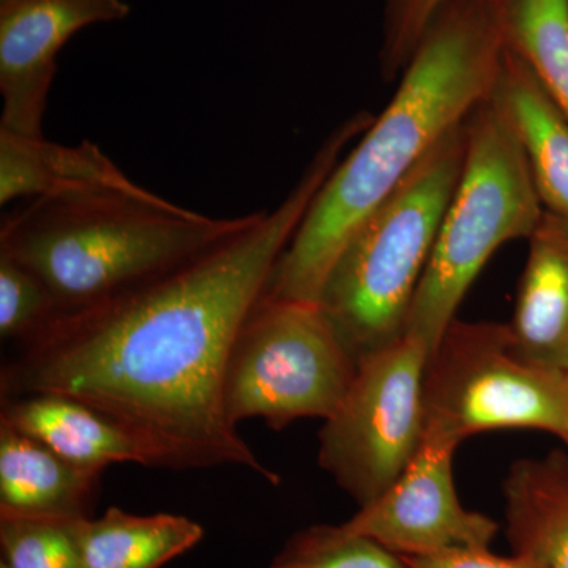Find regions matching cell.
<instances>
[{
  "instance_id": "1",
  "label": "cell",
  "mask_w": 568,
  "mask_h": 568,
  "mask_svg": "<svg viewBox=\"0 0 568 568\" xmlns=\"http://www.w3.org/2000/svg\"><path fill=\"white\" fill-rule=\"evenodd\" d=\"M366 125L362 114L342 123L278 207L254 213L204 256L132 293L59 313L2 366L0 396H69L144 437L168 469L241 466L278 484L224 413L227 358L317 192Z\"/></svg>"
},
{
  "instance_id": "2",
  "label": "cell",
  "mask_w": 568,
  "mask_h": 568,
  "mask_svg": "<svg viewBox=\"0 0 568 568\" xmlns=\"http://www.w3.org/2000/svg\"><path fill=\"white\" fill-rule=\"evenodd\" d=\"M500 0H447L379 118L336 164L284 250L265 295L317 302L366 216L496 91L506 58Z\"/></svg>"
},
{
  "instance_id": "3",
  "label": "cell",
  "mask_w": 568,
  "mask_h": 568,
  "mask_svg": "<svg viewBox=\"0 0 568 568\" xmlns=\"http://www.w3.org/2000/svg\"><path fill=\"white\" fill-rule=\"evenodd\" d=\"M253 216L213 219L144 186L39 197L3 216L0 252L47 284L59 313L80 312L185 267Z\"/></svg>"
},
{
  "instance_id": "4",
  "label": "cell",
  "mask_w": 568,
  "mask_h": 568,
  "mask_svg": "<svg viewBox=\"0 0 568 568\" xmlns=\"http://www.w3.org/2000/svg\"><path fill=\"white\" fill-rule=\"evenodd\" d=\"M466 145L465 122L366 216L327 275L317 304L357 362L405 335Z\"/></svg>"
},
{
  "instance_id": "5",
  "label": "cell",
  "mask_w": 568,
  "mask_h": 568,
  "mask_svg": "<svg viewBox=\"0 0 568 568\" xmlns=\"http://www.w3.org/2000/svg\"><path fill=\"white\" fill-rule=\"evenodd\" d=\"M466 133L462 178L407 317L405 334L429 353L493 254L508 242L528 241L545 212L525 148L496 93L467 118Z\"/></svg>"
},
{
  "instance_id": "6",
  "label": "cell",
  "mask_w": 568,
  "mask_h": 568,
  "mask_svg": "<svg viewBox=\"0 0 568 568\" xmlns=\"http://www.w3.org/2000/svg\"><path fill=\"white\" fill-rule=\"evenodd\" d=\"M425 435L459 446L496 429H538L568 446L566 375L518 349L508 324L455 320L428 355Z\"/></svg>"
},
{
  "instance_id": "7",
  "label": "cell",
  "mask_w": 568,
  "mask_h": 568,
  "mask_svg": "<svg viewBox=\"0 0 568 568\" xmlns=\"http://www.w3.org/2000/svg\"><path fill=\"white\" fill-rule=\"evenodd\" d=\"M355 372L357 358L317 302L264 294L231 347L224 413L234 426L263 418L274 429L301 418L327 420Z\"/></svg>"
},
{
  "instance_id": "8",
  "label": "cell",
  "mask_w": 568,
  "mask_h": 568,
  "mask_svg": "<svg viewBox=\"0 0 568 568\" xmlns=\"http://www.w3.org/2000/svg\"><path fill=\"white\" fill-rule=\"evenodd\" d=\"M428 355L409 334L365 355L342 405L324 420L317 462L358 507L384 495L422 446Z\"/></svg>"
},
{
  "instance_id": "9",
  "label": "cell",
  "mask_w": 568,
  "mask_h": 568,
  "mask_svg": "<svg viewBox=\"0 0 568 568\" xmlns=\"http://www.w3.org/2000/svg\"><path fill=\"white\" fill-rule=\"evenodd\" d=\"M450 440L424 436L416 457L384 495L343 523L399 558H420L455 549L489 548L497 523L467 510L454 480Z\"/></svg>"
},
{
  "instance_id": "10",
  "label": "cell",
  "mask_w": 568,
  "mask_h": 568,
  "mask_svg": "<svg viewBox=\"0 0 568 568\" xmlns=\"http://www.w3.org/2000/svg\"><path fill=\"white\" fill-rule=\"evenodd\" d=\"M130 10L126 0H0V129L43 136L59 52L82 29Z\"/></svg>"
},
{
  "instance_id": "11",
  "label": "cell",
  "mask_w": 568,
  "mask_h": 568,
  "mask_svg": "<svg viewBox=\"0 0 568 568\" xmlns=\"http://www.w3.org/2000/svg\"><path fill=\"white\" fill-rule=\"evenodd\" d=\"M0 422L77 465L104 470L115 463H134L168 469L166 459L144 437L69 396H3Z\"/></svg>"
},
{
  "instance_id": "12",
  "label": "cell",
  "mask_w": 568,
  "mask_h": 568,
  "mask_svg": "<svg viewBox=\"0 0 568 568\" xmlns=\"http://www.w3.org/2000/svg\"><path fill=\"white\" fill-rule=\"evenodd\" d=\"M508 327L518 349L545 368L568 372V222L545 211L528 239Z\"/></svg>"
},
{
  "instance_id": "13",
  "label": "cell",
  "mask_w": 568,
  "mask_h": 568,
  "mask_svg": "<svg viewBox=\"0 0 568 568\" xmlns=\"http://www.w3.org/2000/svg\"><path fill=\"white\" fill-rule=\"evenodd\" d=\"M103 473L0 422V517L91 518Z\"/></svg>"
},
{
  "instance_id": "14",
  "label": "cell",
  "mask_w": 568,
  "mask_h": 568,
  "mask_svg": "<svg viewBox=\"0 0 568 568\" xmlns=\"http://www.w3.org/2000/svg\"><path fill=\"white\" fill-rule=\"evenodd\" d=\"M140 186L92 142L62 145L44 136H24L0 129L2 205L28 197L133 192Z\"/></svg>"
},
{
  "instance_id": "15",
  "label": "cell",
  "mask_w": 568,
  "mask_h": 568,
  "mask_svg": "<svg viewBox=\"0 0 568 568\" xmlns=\"http://www.w3.org/2000/svg\"><path fill=\"white\" fill-rule=\"evenodd\" d=\"M495 93L517 129L545 211L568 222L567 119L508 48Z\"/></svg>"
},
{
  "instance_id": "16",
  "label": "cell",
  "mask_w": 568,
  "mask_h": 568,
  "mask_svg": "<svg viewBox=\"0 0 568 568\" xmlns=\"http://www.w3.org/2000/svg\"><path fill=\"white\" fill-rule=\"evenodd\" d=\"M515 552L568 568V467L560 458L519 459L503 484Z\"/></svg>"
},
{
  "instance_id": "17",
  "label": "cell",
  "mask_w": 568,
  "mask_h": 568,
  "mask_svg": "<svg viewBox=\"0 0 568 568\" xmlns=\"http://www.w3.org/2000/svg\"><path fill=\"white\" fill-rule=\"evenodd\" d=\"M82 568H162L204 537L193 519L173 514L133 515L111 507L100 518L74 519Z\"/></svg>"
},
{
  "instance_id": "18",
  "label": "cell",
  "mask_w": 568,
  "mask_h": 568,
  "mask_svg": "<svg viewBox=\"0 0 568 568\" xmlns=\"http://www.w3.org/2000/svg\"><path fill=\"white\" fill-rule=\"evenodd\" d=\"M507 48L568 121V0H500Z\"/></svg>"
},
{
  "instance_id": "19",
  "label": "cell",
  "mask_w": 568,
  "mask_h": 568,
  "mask_svg": "<svg viewBox=\"0 0 568 568\" xmlns=\"http://www.w3.org/2000/svg\"><path fill=\"white\" fill-rule=\"evenodd\" d=\"M268 568H407L386 548L345 526L317 525L294 534Z\"/></svg>"
},
{
  "instance_id": "20",
  "label": "cell",
  "mask_w": 568,
  "mask_h": 568,
  "mask_svg": "<svg viewBox=\"0 0 568 568\" xmlns=\"http://www.w3.org/2000/svg\"><path fill=\"white\" fill-rule=\"evenodd\" d=\"M73 521L0 517V562L9 568H82Z\"/></svg>"
},
{
  "instance_id": "21",
  "label": "cell",
  "mask_w": 568,
  "mask_h": 568,
  "mask_svg": "<svg viewBox=\"0 0 568 568\" xmlns=\"http://www.w3.org/2000/svg\"><path fill=\"white\" fill-rule=\"evenodd\" d=\"M59 315L58 304L39 276L0 252V335L28 342Z\"/></svg>"
},
{
  "instance_id": "22",
  "label": "cell",
  "mask_w": 568,
  "mask_h": 568,
  "mask_svg": "<svg viewBox=\"0 0 568 568\" xmlns=\"http://www.w3.org/2000/svg\"><path fill=\"white\" fill-rule=\"evenodd\" d=\"M447 0H383L379 65L386 81L402 77L418 41Z\"/></svg>"
},
{
  "instance_id": "23",
  "label": "cell",
  "mask_w": 568,
  "mask_h": 568,
  "mask_svg": "<svg viewBox=\"0 0 568 568\" xmlns=\"http://www.w3.org/2000/svg\"><path fill=\"white\" fill-rule=\"evenodd\" d=\"M407 568H547L532 556L515 552L510 558L493 555L489 548L455 549L440 555L402 558Z\"/></svg>"
},
{
  "instance_id": "24",
  "label": "cell",
  "mask_w": 568,
  "mask_h": 568,
  "mask_svg": "<svg viewBox=\"0 0 568 568\" xmlns=\"http://www.w3.org/2000/svg\"><path fill=\"white\" fill-rule=\"evenodd\" d=\"M566 386H567V392H568V372L566 373Z\"/></svg>"
},
{
  "instance_id": "25",
  "label": "cell",
  "mask_w": 568,
  "mask_h": 568,
  "mask_svg": "<svg viewBox=\"0 0 568 568\" xmlns=\"http://www.w3.org/2000/svg\"><path fill=\"white\" fill-rule=\"evenodd\" d=\"M0 568H9V567H7L6 564L0 562Z\"/></svg>"
}]
</instances>
